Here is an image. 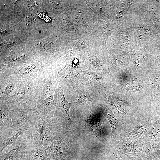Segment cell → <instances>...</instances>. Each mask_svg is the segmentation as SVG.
Wrapping results in <instances>:
<instances>
[{
    "mask_svg": "<svg viewBox=\"0 0 160 160\" xmlns=\"http://www.w3.org/2000/svg\"><path fill=\"white\" fill-rule=\"evenodd\" d=\"M39 89L36 81H20L5 102L11 110H36Z\"/></svg>",
    "mask_w": 160,
    "mask_h": 160,
    "instance_id": "cell-1",
    "label": "cell"
},
{
    "mask_svg": "<svg viewBox=\"0 0 160 160\" xmlns=\"http://www.w3.org/2000/svg\"><path fill=\"white\" fill-rule=\"evenodd\" d=\"M56 118H48L37 113L33 120L31 129L38 137L45 149L52 142L54 132L57 126Z\"/></svg>",
    "mask_w": 160,
    "mask_h": 160,
    "instance_id": "cell-2",
    "label": "cell"
},
{
    "mask_svg": "<svg viewBox=\"0 0 160 160\" xmlns=\"http://www.w3.org/2000/svg\"><path fill=\"white\" fill-rule=\"evenodd\" d=\"M32 131L31 129L22 134L12 144L0 152V160H21L30 144Z\"/></svg>",
    "mask_w": 160,
    "mask_h": 160,
    "instance_id": "cell-3",
    "label": "cell"
},
{
    "mask_svg": "<svg viewBox=\"0 0 160 160\" xmlns=\"http://www.w3.org/2000/svg\"><path fill=\"white\" fill-rule=\"evenodd\" d=\"M57 128L54 133L51 143L46 149L47 156L56 160H67V142L64 134L59 131Z\"/></svg>",
    "mask_w": 160,
    "mask_h": 160,
    "instance_id": "cell-4",
    "label": "cell"
},
{
    "mask_svg": "<svg viewBox=\"0 0 160 160\" xmlns=\"http://www.w3.org/2000/svg\"><path fill=\"white\" fill-rule=\"evenodd\" d=\"M64 87L58 84L54 94V99L56 104L54 116L63 124H66L71 119L69 111L71 104L65 98L64 92Z\"/></svg>",
    "mask_w": 160,
    "mask_h": 160,
    "instance_id": "cell-5",
    "label": "cell"
},
{
    "mask_svg": "<svg viewBox=\"0 0 160 160\" xmlns=\"http://www.w3.org/2000/svg\"><path fill=\"white\" fill-rule=\"evenodd\" d=\"M51 70L47 66L34 64L20 67L9 75H12L20 81L30 80L36 82Z\"/></svg>",
    "mask_w": 160,
    "mask_h": 160,
    "instance_id": "cell-6",
    "label": "cell"
},
{
    "mask_svg": "<svg viewBox=\"0 0 160 160\" xmlns=\"http://www.w3.org/2000/svg\"><path fill=\"white\" fill-rule=\"evenodd\" d=\"M37 113L36 110H12L11 120L9 127L0 133L15 130L25 125L32 124L34 117Z\"/></svg>",
    "mask_w": 160,
    "mask_h": 160,
    "instance_id": "cell-7",
    "label": "cell"
},
{
    "mask_svg": "<svg viewBox=\"0 0 160 160\" xmlns=\"http://www.w3.org/2000/svg\"><path fill=\"white\" fill-rule=\"evenodd\" d=\"M36 82L39 99H44L53 95L58 85L54 71L52 70L41 77Z\"/></svg>",
    "mask_w": 160,
    "mask_h": 160,
    "instance_id": "cell-8",
    "label": "cell"
},
{
    "mask_svg": "<svg viewBox=\"0 0 160 160\" xmlns=\"http://www.w3.org/2000/svg\"><path fill=\"white\" fill-rule=\"evenodd\" d=\"M32 134L25 157L28 160H45L48 157L45 149L31 129Z\"/></svg>",
    "mask_w": 160,
    "mask_h": 160,
    "instance_id": "cell-9",
    "label": "cell"
},
{
    "mask_svg": "<svg viewBox=\"0 0 160 160\" xmlns=\"http://www.w3.org/2000/svg\"><path fill=\"white\" fill-rule=\"evenodd\" d=\"M54 94L44 99H38L36 111L39 115L48 118L54 117L56 107Z\"/></svg>",
    "mask_w": 160,
    "mask_h": 160,
    "instance_id": "cell-10",
    "label": "cell"
},
{
    "mask_svg": "<svg viewBox=\"0 0 160 160\" xmlns=\"http://www.w3.org/2000/svg\"><path fill=\"white\" fill-rule=\"evenodd\" d=\"M20 81L11 75L0 77V100H7Z\"/></svg>",
    "mask_w": 160,
    "mask_h": 160,
    "instance_id": "cell-11",
    "label": "cell"
},
{
    "mask_svg": "<svg viewBox=\"0 0 160 160\" xmlns=\"http://www.w3.org/2000/svg\"><path fill=\"white\" fill-rule=\"evenodd\" d=\"M32 126V124L9 132L0 133V152L7 146L14 143L22 134L31 129Z\"/></svg>",
    "mask_w": 160,
    "mask_h": 160,
    "instance_id": "cell-12",
    "label": "cell"
},
{
    "mask_svg": "<svg viewBox=\"0 0 160 160\" xmlns=\"http://www.w3.org/2000/svg\"><path fill=\"white\" fill-rule=\"evenodd\" d=\"M0 132L8 128L11 120V111L7 104L0 101Z\"/></svg>",
    "mask_w": 160,
    "mask_h": 160,
    "instance_id": "cell-13",
    "label": "cell"
},
{
    "mask_svg": "<svg viewBox=\"0 0 160 160\" xmlns=\"http://www.w3.org/2000/svg\"><path fill=\"white\" fill-rule=\"evenodd\" d=\"M103 114L108 120L112 131H115L116 130L118 122L113 114L110 110L107 109L103 111Z\"/></svg>",
    "mask_w": 160,
    "mask_h": 160,
    "instance_id": "cell-14",
    "label": "cell"
},
{
    "mask_svg": "<svg viewBox=\"0 0 160 160\" xmlns=\"http://www.w3.org/2000/svg\"><path fill=\"white\" fill-rule=\"evenodd\" d=\"M45 160H56L54 159L47 157Z\"/></svg>",
    "mask_w": 160,
    "mask_h": 160,
    "instance_id": "cell-15",
    "label": "cell"
},
{
    "mask_svg": "<svg viewBox=\"0 0 160 160\" xmlns=\"http://www.w3.org/2000/svg\"><path fill=\"white\" fill-rule=\"evenodd\" d=\"M21 160H28L25 157L23 159Z\"/></svg>",
    "mask_w": 160,
    "mask_h": 160,
    "instance_id": "cell-16",
    "label": "cell"
}]
</instances>
